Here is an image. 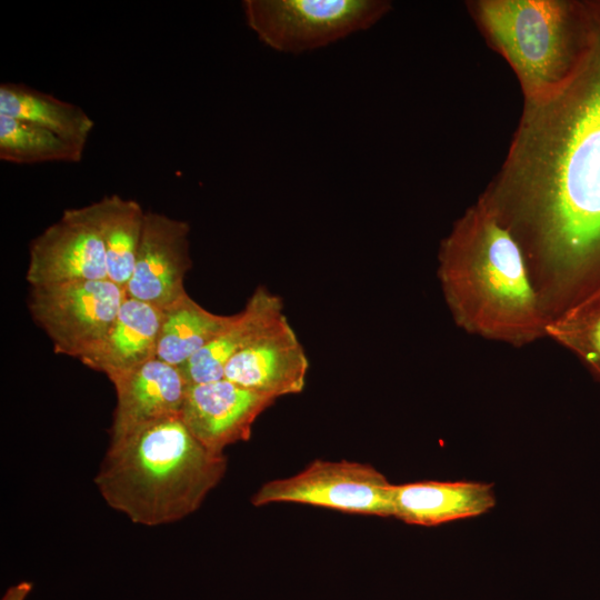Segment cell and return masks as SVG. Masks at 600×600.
I'll return each mask as SVG.
<instances>
[{"label": "cell", "instance_id": "obj_19", "mask_svg": "<svg viewBox=\"0 0 600 600\" xmlns=\"http://www.w3.org/2000/svg\"><path fill=\"white\" fill-rule=\"evenodd\" d=\"M82 148L33 123L0 116V159L14 164L78 163Z\"/></svg>", "mask_w": 600, "mask_h": 600}, {"label": "cell", "instance_id": "obj_8", "mask_svg": "<svg viewBox=\"0 0 600 600\" xmlns=\"http://www.w3.org/2000/svg\"><path fill=\"white\" fill-rule=\"evenodd\" d=\"M103 279L104 248L89 204L66 209L31 240L26 272L30 287Z\"/></svg>", "mask_w": 600, "mask_h": 600}, {"label": "cell", "instance_id": "obj_15", "mask_svg": "<svg viewBox=\"0 0 600 600\" xmlns=\"http://www.w3.org/2000/svg\"><path fill=\"white\" fill-rule=\"evenodd\" d=\"M282 314L281 298L266 287H258L244 308L232 314L230 323L180 368L188 383L223 379L224 368L231 358Z\"/></svg>", "mask_w": 600, "mask_h": 600}, {"label": "cell", "instance_id": "obj_6", "mask_svg": "<svg viewBox=\"0 0 600 600\" xmlns=\"http://www.w3.org/2000/svg\"><path fill=\"white\" fill-rule=\"evenodd\" d=\"M126 296L109 279L72 281L30 287L28 308L54 352L80 360L107 336Z\"/></svg>", "mask_w": 600, "mask_h": 600}, {"label": "cell", "instance_id": "obj_2", "mask_svg": "<svg viewBox=\"0 0 600 600\" xmlns=\"http://www.w3.org/2000/svg\"><path fill=\"white\" fill-rule=\"evenodd\" d=\"M438 262L443 298L458 327L519 347L547 337L550 318L526 253L482 196L442 240Z\"/></svg>", "mask_w": 600, "mask_h": 600}, {"label": "cell", "instance_id": "obj_13", "mask_svg": "<svg viewBox=\"0 0 600 600\" xmlns=\"http://www.w3.org/2000/svg\"><path fill=\"white\" fill-rule=\"evenodd\" d=\"M494 504L491 483L418 481L394 486L393 517L408 524L436 527L484 514Z\"/></svg>", "mask_w": 600, "mask_h": 600}, {"label": "cell", "instance_id": "obj_1", "mask_svg": "<svg viewBox=\"0 0 600 600\" xmlns=\"http://www.w3.org/2000/svg\"><path fill=\"white\" fill-rule=\"evenodd\" d=\"M483 198L520 242L550 318L600 283V0L570 79L524 100Z\"/></svg>", "mask_w": 600, "mask_h": 600}, {"label": "cell", "instance_id": "obj_9", "mask_svg": "<svg viewBox=\"0 0 600 600\" xmlns=\"http://www.w3.org/2000/svg\"><path fill=\"white\" fill-rule=\"evenodd\" d=\"M189 234L187 221L147 211L127 296L160 309L184 296L192 267Z\"/></svg>", "mask_w": 600, "mask_h": 600}, {"label": "cell", "instance_id": "obj_21", "mask_svg": "<svg viewBox=\"0 0 600 600\" xmlns=\"http://www.w3.org/2000/svg\"><path fill=\"white\" fill-rule=\"evenodd\" d=\"M31 590H32L31 582L21 581L10 587L6 591L1 600H24Z\"/></svg>", "mask_w": 600, "mask_h": 600}, {"label": "cell", "instance_id": "obj_4", "mask_svg": "<svg viewBox=\"0 0 600 600\" xmlns=\"http://www.w3.org/2000/svg\"><path fill=\"white\" fill-rule=\"evenodd\" d=\"M470 12L517 74L524 100L558 91L574 72L589 30V0H479Z\"/></svg>", "mask_w": 600, "mask_h": 600}, {"label": "cell", "instance_id": "obj_7", "mask_svg": "<svg viewBox=\"0 0 600 600\" xmlns=\"http://www.w3.org/2000/svg\"><path fill=\"white\" fill-rule=\"evenodd\" d=\"M394 484L370 464L316 460L284 479L266 482L253 496L256 507L294 502L348 513L393 517Z\"/></svg>", "mask_w": 600, "mask_h": 600}, {"label": "cell", "instance_id": "obj_10", "mask_svg": "<svg viewBox=\"0 0 600 600\" xmlns=\"http://www.w3.org/2000/svg\"><path fill=\"white\" fill-rule=\"evenodd\" d=\"M308 370L306 351L282 314L231 358L223 378L277 399L301 392Z\"/></svg>", "mask_w": 600, "mask_h": 600}, {"label": "cell", "instance_id": "obj_20", "mask_svg": "<svg viewBox=\"0 0 600 600\" xmlns=\"http://www.w3.org/2000/svg\"><path fill=\"white\" fill-rule=\"evenodd\" d=\"M547 337L574 353L600 381V283L554 316Z\"/></svg>", "mask_w": 600, "mask_h": 600}, {"label": "cell", "instance_id": "obj_5", "mask_svg": "<svg viewBox=\"0 0 600 600\" xmlns=\"http://www.w3.org/2000/svg\"><path fill=\"white\" fill-rule=\"evenodd\" d=\"M246 24L270 49L299 54L368 30L390 10L386 0H244Z\"/></svg>", "mask_w": 600, "mask_h": 600}, {"label": "cell", "instance_id": "obj_14", "mask_svg": "<svg viewBox=\"0 0 600 600\" xmlns=\"http://www.w3.org/2000/svg\"><path fill=\"white\" fill-rule=\"evenodd\" d=\"M162 309L126 296L101 342L80 361L108 378L157 358Z\"/></svg>", "mask_w": 600, "mask_h": 600}, {"label": "cell", "instance_id": "obj_18", "mask_svg": "<svg viewBox=\"0 0 600 600\" xmlns=\"http://www.w3.org/2000/svg\"><path fill=\"white\" fill-rule=\"evenodd\" d=\"M231 316L213 313L188 293L162 309L157 358L182 368L231 321Z\"/></svg>", "mask_w": 600, "mask_h": 600}, {"label": "cell", "instance_id": "obj_3", "mask_svg": "<svg viewBox=\"0 0 600 600\" xmlns=\"http://www.w3.org/2000/svg\"><path fill=\"white\" fill-rule=\"evenodd\" d=\"M226 469L222 452L208 449L181 417H172L109 443L93 481L110 508L156 527L193 513Z\"/></svg>", "mask_w": 600, "mask_h": 600}, {"label": "cell", "instance_id": "obj_11", "mask_svg": "<svg viewBox=\"0 0 600 600\" xmlns=\"http://www.w3.org/2000/svg\"><path fill=\"white\" fill-rule=\"evenodd\" d=\"M274 400L223 378L189 384L180 417L203 446L223 453L250 438L253 423Z\"/></svg>", "mask_w": 600, "mask_h": 600}, {"label": "cell", "instance_id": "obj_16", "mask_svg": "<svg viewBox=\"0 0 600 600\" xmlns=\"http://www.w3.org/2000/svg\"><path fill=\"white\" fill-rule=\"evenodd\" d=\"M89 207L103 242L108 279L126 290L134 269L147 211L138 201L119 194L104 196Z\"/></svg>", "mask_w": 600, "mask_h": 600}, {"label": "cell", "instance_id": "obj_17", "mask_svg": "<svg viewBox=\"0 0 600 600\" xmlns=\"http://www.w3.org/2000/svg\"><path fill=\"white\" fill-rule=\"evenodd\" d=\"M0 116L33 123L82 148L94 128L81 107L23 83H1Z\"/></svg>", "mask_w": 600, "mask_h": 600}, {"label": "cell", "instance_id": "obj_12", "mask_svg": "<svg viewBox=\"0 0 600 600\" xmlns=\"http://www.w3.org/2000/svg\"><path fill=\"white\" fill-rule=\"evenodd\" d=\"M109 380L117 394L109 443L152 422L181 416L189 383L179 367L154 358Z\"/></svg>", "mask_w": 600, "mask_h": 600}]
</instances>
